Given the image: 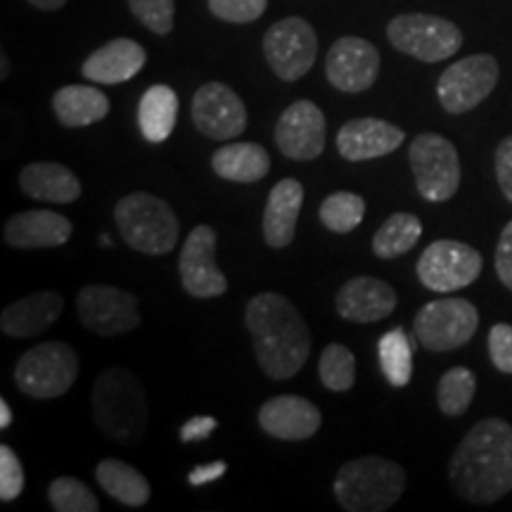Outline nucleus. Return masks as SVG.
Returning a JSON list of instances; mask_svg holds the SVG:
<instances>
[{
  "label": "nucleus",
  "mask_w": 512,
  "mask_h": 512,
  "mask_svg": "<svg viewBox=\"0 0 512 512\" xmlns=\"http://www.w3.org/2000/svg\"><path fill=\"white\" fill-rule=\"evenodd\" d=\"M318 375L330 392H349L356 382V358L344 344H328L320 354Z\"/></svg>",
  "instance_id": "34"
},
{
  "label": "nucleus",
  "mask_w": 512,
  "mask_h": 512,
  "mask_svg": "<svg viewBox=\"0 0 512 512\" xmlns=\"http://www.w3.org/2000/svg\"><path fill=\"white\" fill-rule=\"evenodd\" d=\"M477 392V377L472 370L467 368H451L441 375L439 389H437V401L441 413L448 418H458L470 408L472 399Z\"/></svg>",
  "instance_id": "33"
},
{
  "label": "nucleus",
  "mask_w": 512,
  "mask_h": 512,
  "mask_svg": "<svg viewBox=\"0 0 512 512\" xmlns=\"http://www.w3.org/2000/svg\"><path fill=\"white\" fill-rule=\"evenodd\" d=\"M76 313L86 330L102 337H117L140 325V299L119 287L86 285L76 297Z\"/></svg>",
  "instance_id": "12"
},
{
  "label": "nucleus",
  "mask_w": 512,
  "mask_h": 512,
  "mask_svg": "<svg viewBox=\"0 0 512 512\" xmlns=\"http://www.w3.org/2000/svg\"><path fill=\"white\" fill-rule=\"evenodd\" d=\"M496 178L503 197L512 204V136L501 140L496 147Z\"/></svg>",
  "instance_id": "40"
},
{
  "label": "nucleus",
  "mask_w": 512,
  "mask_h": 512,
  "mask_svg": "<svg viewBox=\"0 0 512 512\" xmlns=\"http://www.w3.org/2000/svg\"><path fill=\"white\" fill-rule=\"evenodd\" d=\"M211 169L223 181L256 183L271 171V155L256 143H228L214 152Z\"/></svg>",
  "instance_id": "26"
},
{
  "label": "nucleus",
  "mask_w": 512,
  "mask_h": 512,
  "mask_svg": "<svg viewBox=\"0 0 512 512\" xmlns=\"http://www.w3.org/2000/svg\"><path fill=\"white\" fill-rule=\"evenodd\" d=\"M448 479L467 503L491 505L512 491V425L479 420L448 463Z\"/></svg>",
  "instance_id": "1"
},
{
  "label": "nucleus",
  "mask_w": 512,
  "mask_h": 512,
  "mask_svg": "<svg viewBox=\"0 0 512 512\" xmlns=\"http://www.w3.org/2000/svg\"><path fill=\"white\" fill-rule=\"evenodd\" d=\"M19 188L31 200L50 204H72L81 197V181L69 166L57 162H34L19 174Z\"/></svg>",
  "instance_id": "25"
},
{
  "label": "nucleus",
  "mask_w": 512,
  "mask_h": 512,
  "mask_svg": "<svg viewBox=\"0 0 512 512\" xmlns=\"http://www.w3.org/2000/svg\"><path fill=\"white\" fill-rule=\"evenodd\" d=\"M0 76H3V79H8V57L5 55H3V74Z\"/></svg>",
  "instance_id": "46"
},
{
  "label": "nucleus",
  "mask_w": 512,
  "mask_h": 512,
  "mask_svg": "<svg viewBox=\"0 0 512 512\" xmlns=\"http://www.w3.org/2000/svg\"><path fill=\"white\" fill-rule=\"evenodd\" d=\"M93 418L105 437L133 446L147 430L143 384L128 368L114 366L100 373L93 387Z\"/></svg>",
  "instance_id": "3"
},
{
  "label": "nucleus",
  "mask_w": 512,
  "mask_h": 512,
  "mask_svg": "<svg viewBox=\"0 0 512 512\" xmlns=\"http://www.w3.org/2000/svg\"><path fill=\"white\" fill-rule=\"evenodd\" d=\"M377 354H380V368L387 382L392 387L401 389L411 382L413 377V347L408 342L406 332L396 328L387 332L377 344Z\"/></svg>",
  "instance_id": "31"
},
{
  "label": "nucleus",
  "mask_w": 512,
  "mask_h": 512,
  "mask_svg": "<svg viewBox=\"0 0 512 512\" xmlns=\"http://www.w3.org/2000/svg\"><path fill=\"white\" fill-rule=\"evenodd\" d=\"M178 273L185 292L195 299H214L226 294L228 280L216 266V230L211 226H197L190 230L181 249Z\"/></svg>",
  "instance_id": "15"
},
{
  "label": "nucleus",
  "mask_w": 512,
  "mask_h": 512,
  "mask_svg": "<svg viewBox=\"0 0 512 512\" xmlns=\"http://www.w3.org/2000/svg\"><path fill=\"white\" fill-rule=\"evenodd\" d=\"M323 226L337 235H347L351 230L361 226L363 216H366V200L356 192L339 190L325 197L318 209Z\"/></svg>",
  "instance_id": "32"
},
{
  "label": "nucleus",
  "mask_w": 512,
  "mask_h": 512,
  "mask_svg": "<svg viewBox=\"0 0 512 512\" xmlns=\"http://www.w3.org/2000/svg\"><path fill=\"white\" fill-rule=\"evenodd\" d=\"M12 422V411H10V403L5 399H0V430H8Z\"/></svg>",
  "instance_id": "45"
},
{
  "label": "nucleus",
  "mask_w": 512,
  "mask_h": 512,
  "mask_svg": "<svg viewBox=\"0 0 512 512\" xmlns=\"http://www.w3.org/2000/svg\"><path fill=\"white\" fill-rule=\"evenodd\" d=\"M316 53V31L302 17L280 19L264 36L266 62L280 81L302 79L316 62Z\"/></svg>",
  "instance_id": "11"
},
{
  "label": "nucleus",
  "mask_w": 512,
  "mask_h": 512,
  "mask_svg": "<svg viewBox=\"0 0 512 512\" xmlns=\"http://www.w3.org/2000/svg\"><path fill=\"white\" fill-rule=\"evenodd\" d=\"M498 76H501V69H498L496 57L491 55H470L451 64L437 83L441 107L448 114L475 110L494 91Z\"/></svg>",
  "instance_id": "13"
},
{
  "label": "nucleus",
  "mask_w": 512,
  "mask_h": 512,
  "mask_svg": "<svg viewBox=\"0 0 512 512\" xmlns=\"http://www.w3.org/2000/svg\"><path fill=\"white\" fill-rule=\"evenodd\" d=\"M245 323L256 361L271 380H290L309 361V325L285 294L261 292L249 299Z\"/></svg>",
  "instance_id": "2"
},
{
  "label": "nucleus",
  "mask_w": 512,
  "mask_h": 512,
  "mask_svg": "<svg viewBox=\"0 0 512 512\" xmlns=\"http://www.w3.org/2000/svg\"><path fill=\"white\" fill-rule=\"evenodd\" d=\"M74 226L67 216L48 209L19 211L5 223L3 238L15 249H50L67 245Z\"/></svg>",
  "instance_id": "21"
},
{
  "label": "nucleus",
  "mask_w": 512,
  "mask_h": 512,
  "mask_svg": "<svg viewBox=\"0 0 512 512\" xmlns=\"http://www.w3.org/2000/svg\"><path fill=\"white\" fill-rule=\"evenodd\" d=\"M211 15L230 24L256 22L266 12L268 0H207Z\"/></svg>",
  "instance_id": "37"
},
{
  "label": "nucleus",
  "mask_w": 512,
  "mask_h": 512,
  "mask_svg": "<svg viewBox=\"0 0 512 512\" xmlns=\"http://www.w3.org/2000/svg\"><path fill=\"white\" fill-rule=\"evenodd\" d=\"M389 43L420 62H444L463 46V31L448 19L422 15H399L387 27Z\"/></svg>",
  "instance_id": "9"
},
{
  "label": "nucleus",
  "mask_w": 512,
  "mask_h": 512,
  "mask_svg": "<svg viewBox=\"0 0 512 512\" xmlns=\"http://www.w3.org/2000/svg\"><path fill=\"white\" fill-rule=\"evenodd\" d=\"M219 427L216 418H209V415H197V418H190L188 422H183L181 430H178V437H181L183 444H190V441H200L207 439L211 432Z\"/></svg>",
  "instance_id": "42"
},
{
  "label": "nucleus",
  "mask_w": 512,
  "mask_h": 512,
  "mask_svg": "<svg viewBox=\"0 0 512 512\" xmlns=\"http://www.w3.org/2000/svg\"><path fill=\"white\" fill-rule=\"evenodd\" d=\"M496 275L498 280L512 292V221L503 228L501 240L496 247Z\"/></svg>",
  "instance_id": "41"
},
{
  "label": "nucleus",
  "mask_w": 512,
  "mask_h": 512,
  "mask_svg": "<svg viewBox=\"0 0 512 512\" xmlns=\"http://www.w3.org/2000/svg\"><path fill=\"white\" fill-rule=\"evenodd\" d=\"M178 119V95L171 86L155 83L138 105V126L147 143H164L174 133Z\"/></svg>",
  "instance_id": "28"
},
{
  "label": "nucleus",
  "mask_w": 512,
  "mask_h": 512,
  "mask_svg": "<svg viewBox=\"0 0 512 512\" xmlns=\"http://www.w3.org/2000/svg\"><path fill=\"white\" fill-rule=\"evenodd\" d=\"M24 491V467L10 446H0V501L10 503Z\"/></svg>",
  "instance_id": "38"
},
{
  "label": "nucleus",
  "mask_w": 512,
  "mask_h": 512,
  "mask_svg": "<svg viewBox=\"0 0 512 512\" xmlns=\"http://www.w3.org/2000/svg\"><path fill=\"white\" fill-rule=\"evenodd\" d=\"M228 465L223 463V460H216V463H209V465H197L195 470L188 475V482L190 486H202V484H209L214 482V479H219L221 475H226Z\"/></svg>",
  "instance_id": "43"
},
{
  "label": "nucleus",
  "mask_w": 512,
  "mask_h": 512,
  "mask_svg": "<svg viewBox=\"0 0 512 512\" xmlns=\"http://www.w3.org/2000/svg\"><path fill=\"white\" fill-rule=\"evenodd\" d=\"M147 53L133 38H114L105 46L86 57L81 72L88 81L102 86H117L133 79L145 67Z\"/></svg>",
  "instance_id": "22"
},
{
  "label": "nucleus",
  "mask_w": 512,
  "mask_h": 512,
  "mask_svg": "<svg viewBox=\"0 0 512 512\" xmlns=\"http://www.w3.org/2000/svg\"><path fill=\"white\" fill-rule=\"evenodd\" d=\"M325 74L337 91L363 93L380 74V53L366 38L344 36L332 43L325 60Z\"/></svg>",
  "instance_id": "17"
},
{
  "label": "nucleus",
  "mask_w": 512,
  "mask_h": 512,
  "mask_svg": "<svg viewBox=\"0 0 512 512\" xmlns=\"http://www.w3.org/2000/svg\"><path fill=\"white\" fill-rule=\"evenodd\" d=\"M304 202V185L294 178L275 183L264 209V240L268 247L283 249L297 233L299 211Z\"/></svg>",
  "instance_id": "24"
},
{
  "label": "nucleus",
  "mask_w": 512,
  "mask_h": 512,
  "mask_svg": "<svg viewBox=\"0 0 512 512\" xmlns=\"http://www.w3.org/2000/svg\"><path fill=\"white\" fill-rule=\"evenodd\" d=\"M406 140V133L399 126L384 119L363 117L351 119L339 128L337 150L347 162H370L399 150Z\"/></svg>",
  "instance_id": "19"
},
{
  "label": "nucleus",
  "mask_w": 512,
  "mask_h": 512,
  "mask_svg": "<svg viewBox=\"0 0 512 512\" xmlns=\"http://www.w3.org/2000/svg\"><path fill=\"white\" fill-rule=\"evenodd\" d=\"M337 313L351 323H377L392 316L396 292L389 283L373 275H358L339 287L335 297Z\"/></svg>",
  "instance_id": "20"
},
{
  "label": "nucleus",
  "mask_w": 512,
  "mask_h": 512,
  "mask_svg": "<svg viewBox=\"0 0 512 512\" xmlns=\"http://www.w3.org/2000/svg\"><path fill=\"white\" fill-rule=\"evenodd\" d=\"M55 117L62 126L81 128L98 124L110 114V98L93 86H64L53 95Z\"/></svg>",
  "instance_id": "27"
},
{
  "label": "nucleus",
  "mask_w": 512,
  "mask_h": 512,
  "mask_svg": "<svg viewBox=\"0 0 512 512\" xmlns=\"http://www.w3.org/2000/svg\"><path fill=\"white\" fill-rule=\"evenodd\" d=\"M79 377V356L64 342H43L31 347L15 366V382L31 399H57L74 387Z\"/></svg>",
  "instance_id": "6"
},
{
  "label": "nucleus",
  "mask_w": 512,
  "mask_h": 512,
  "mask_svg": "<svg viewBox=\"0 0 512 512\" xmlns=\"http://www.w3.org/2000/svg\"><path fill=\"white\" fill-rule=\"evenodd\" d=\"M128 8L143 27L152 34L166 36L171 34L176 22V3L174 0H128Z\"/></svg>",
  "instance_id": "36"
},
{
  "label": "nucleus",
  "mask_w": 512,
  "mask_h": 512,
  "mask_svg": "<svg viewBox=\"0 0 512 512\" xmlns=\"http://www.w3.org/2000/svg\"><path fill=\"white\" fill-rule=\"evenodd\" d=\"M479 328L477 306L467 299L446 297L434 299L418 311L413 323V332L420 347L434 354L456 351L465 347Z\"/></svg>",
  "instance_id": "8"
},
{
  "label": "nucleus",
  "mask_w": 512,
  "mask_h": 512,
  "mask_svg": "<svg viewBox=\"0 0 512 512\" xmlns=\"http://www.w3.org/2000/svg\"><path fill=\"white\" fill-rule=\"evenodd\" d=\"M95 479L102 489L126 508H143L150 501V482L136 467L117 458H105L95 470Z\"/></svg>",
  "instance_id": "29"
},
{
  "label": "nucleus",
  "mask_w": 512,
  "mask_h": 512,
  "mask_svg": "<svg viewBox=\"0 0 512 512\" xmlns=\"http://www.w3.org/2000/svg\"><path fill=\"white\" fill-rule=\"evenodd\" d=\"M64 311V297L55 290L34 292L17 299L0 313V330L8 337H36L46 332Z\"/></svg>",
  "instance_id": "23"
},
{
  "label": "nucleus",
  "mask_w": 512,
  "mask_h": 512,
  "mask_svg": "<svg viewBox=\"0 0 512 512\" xmlns=\"http://www.w3.org/2000/svg\"><path fill=\"white\" fill-rule=\"evenodd\" d=\"M192 124L202 136L226 143L247 128V107L226 83L209 81L192 98Z\"/></svg>",
  "instance_id": "14"
},
{
  "label": "nucleus",
  "mask_w": 512,
  "mask_h": 512,
  "mask_svg": "<svg viewBox=\"0 0 512 512\" xmlns=\"http://www.w3.org/2000/svg\"><path fill=\"white\" fill-rule=\"evenodd\" d=\"M325 140H328L325 114L311 100L292 102L275 124V143L294 162H311L323 155Z\"/></svg>",
  "instance_id": "16"
},
{
  "label": "nucleus",
  "mask_w": 512,
  "mask_h": 512,
  "mask_svg": "<svg viewBox=\"0 0 512 512\" xmlns=\"http://www.w3.org/2000/svg\"><path fill=\"white\" fill-rule=\"evenodd\" d=\"M320 425H323V415L316 403L297 394L273 396L259 408V427L275 439H311L320 430Z\"/></svg>",
  "instance_id": "18"
},
{
  "label": "nucleus",
  "mask_w": 512,
  "mask_h": 512,
  "mask_svg": "<svg viewBox=\"0 0 512 512\" xmlns=\"http://www.w3.org/2000/svg\"><path fill=\"white\" fill-rule=\"evenodd\" d=\"M27 3L34 5L38 10L53 12V10H60L62 5H67V0H27Z\"/></svg>",
  "instance_id": "44"
},
{
  "label": "nucleus",
  "mask_w": 512,
  "mask_h": 512,
  "mask_svg": "<svg viewBox=\"0 0 512 512\" xmlns=\"http://www.w3.org/2000/svg\"><path fill=\"white\" fill-rule=\"evenodd\" d=\"M489 356L491 363L501 373L512 375V325L496 323L489 332Z\"/></svg>",
  "instance_id": "39"
},
{
  "label": "nucleus",
  "mask_w": 512,
  "mask_h": 512,
  "mask_svg": "<svg viewBox=\"0 0 512 512\" xmlns=\"http://www.w3.org/2000/svg\"><path fill=\"white\" fill-rule=\"evenodd\" d=\"M114 221L126 245L140 254H169L181 235L176 211L169 202L150 192H131L121 197L114 207Z\"/></svg>",
  "instance_id": "5"
},
{
  "label": "nucleus",
  "mask_w": 512,
  "mask_h": 512,
  "mask_svg": "<svg viewBox=\"0 0 512 512\" xmlns=\"http://www.w3.org/2000/svg\"><path fill=\"white\" fill-rule=\"evenodd\" d=\"M420 238L422 223L418 216L399 211L377 228L373 238V254L380 256V259H396V256L411 252Z\"/></svg>",
  "instance_id": "30"
},
{
  "label": "nucleus",
  "mask_w": 512,
  "mask_h": 512,
  "mask_svg": "<svg viewBox=\"0 0 512 512\" xmlns=\"http://www.w3.org/2000/svg\"><path fill=\"white\" fill-rule=\"evenodd\" d=\"M484 259L475 247L458 240H437L418 259L420 283L432 292H456L482 275Z\"/></svg>",
  "instance_id": "10"
},
{
  "label": "nucleus",
  "mask_w": 512,
  "mask_h": 512,
  "mask_svg": "<svg viewBox=\"0 0 512 512\" xmlns=\"http://www.w3.org/2000/svg\"><path fill=\"white\" fill-rule=\"evenodd\" d=\"M406 484V470L399 463L380 456H366L339 467L335 498L349 512H382L399 501Z\"/></svg>",
  "instance_id": "4"
},
{
  "label": "nucleus",
  "mask_w": 512,
  "mask_h": 512,
  "mask_svg": "<svg viewBox=\"0 0 512 512\" xmlns=\"http://www.w3.org/2000/svg\"><path fill=\"white\" fill-rule=\"evenodd\" d=\"M48 501L57 512H98L100 501L76 477H57L48 486Z\"/></svg>",
  "instance_id": "35"
},
{
  "label": "nucleus",
  "mask_w": 512,
  "mask_h": 512,
  "mask_svg": "<svg viewBox=\"0 0 512 512\" xmlns=\"http://www.w3.org/2000/svg\"><path fill=\"white\" fill-rule=\"evenodd\" d=\"M408 162L427 202H446L460 188V157L456 145L439 133H420L408 147Z\"/></svg>",
  "instance_id": "7"
}]
</instances>
